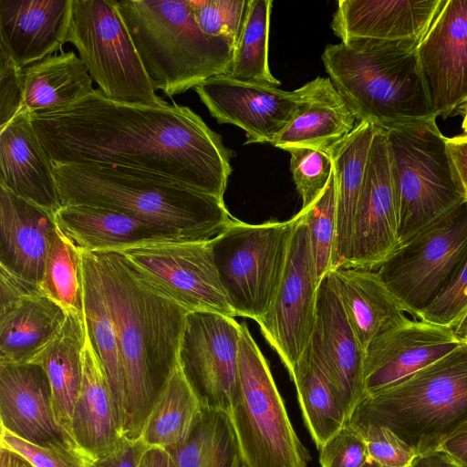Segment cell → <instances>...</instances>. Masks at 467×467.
I'll return each mask as SVG.
<instances>
[{
    "mask_svg": "<svg viewBox=\"0 0 467 467\" xmlns=\"http://www.w3.org/2000/svg\"><path fill=\"white\" fill-rule=\"evenodd\" d=\"M147 449L141 439L125 438L115 450L95 460L92 467H140Z\"/></svg>",
    "mask_w": 467,
    "mask_h": 467,
    "instance_id": "7dc6e473",
    "label": "cell"
},
{
    "mask_svg": "<svg viewBox=\"0 0 467 467\" xmlns=\"http://www.w3.org/2000/svg\"><path fill=\"white\" fill-rule=\"evenodd\" d=\"M0 467H34L19 454L0 446Z\"/></svg>",
    "mask_w": 467,
    "mask_h": 467,
    "instance_id": "db71d44e",
    "label": "cell"
},
{
    "mask_svg": "<svg viewBox=\"0 0 467 467\" xmlns=\"http://www.w3.org/2000/svg\"><path fill=\"white\" fill-rule=\"evenodd\" d=\"M59 230L80 250L120 252L171 242H186L149 222L113 210L62 205L54 214Z\"/></svg>",
    "mask_w": 467,
    "mask_h": 467,
    "instance_id": "d4e9b609",
    "label": "cell"
},
{
    "mask_svg": "<svg viewBox=\"0 0 467 467\" xmlns=\"http://www.w3.org/2000/svg\"><path fill=\"white\" fill-rule=\"evenodd\" d=\"M240 334L241 324L233 317L207 311L186 316L178 363L203 409L229 411Z\"/></svg>",
    "mask_w": 467,
    "mask_h": 467,
    "instance_id": "5bb4252c",
    "label": "cell"
},
{
    "mask_svg": "<svg viewBox=\"0 0 467 467\" xmlns=\"http://www.w3.org/2000/svg\"><path fill=\"white\" fill-rule=\"evenodd\" d=\"M40 289L67 314H84L82 252L59 228L47 256Z\"/></svg>",
    "mask_w": 467,
    "mask_h": 467,
    "instance_id": "74e56055",
    "label": "cell"
},
{
    "mask_svg": "<svg viewBox=\"0 0 467 467\" xmlns=\"http://www.w3.org/2000/svg\"><path fill=\"white\" fill-rule=\"evenodd\" d=\"M200 28L226 40L234 47L242 31L248 0H191Z\"/></svg>",
    "mask_w": 467,
    "mask_h": 467,
    "instance_id": "ab89813d",
    "label": "cell"
},
{
    "mask_svg": "<svg viewBox=\"0 0 467 467\" xmlns=\"http://www.w3.org/2000/svg\"><path fill=\"white\" fill-rule=\"evenodd\" d=\"M271 0H248L242 31L234 47L229 78L278 86L269 69L268 38Z\"/></svg>",
    "mask_w": 467,
    "mask_h": 467,
    "instance_id": "8d00e7d4",
    "label": "cell"
},
{
    "mask_svg": "<svg viewBox=\"0 0 467 467\" xmlns=\"http://www.w3.org/2000/svg\"><path fill=\"white\" fill-rule=\"evenodd\" d=\"M307 226L309 247L318 284L332 271V256L337 233V192L334 171L314 202L299 211Z\"/></svg>",
    "mask_w": 467,
    "mask_h": 467,
    "instance_id": "f35d334b",
    "label": "cell"
},
{
    "mask_svg": "<svg viewBox=\"0 0 467 467\" xmlns=\"http://www.w3.org/2000/svg\"><path fill=\"white\" fill-rule=\"evenodd\" d=\"M167 451L179 467H234L241 456L229 414L208 409L189 439Z\"/></svg>",
    "mask_w": 467,
    "mask_h": 467,
    "instance_id": "d590c367",
    "label": "cell"
},
{
    "mask_svg": "<svg viewBox=\"0 0 467 467\" xmlns=\"http://www.w3.org/2000/svg\"><path fill=\"white\" fill-rule=\"evenodd\" d=\"M42 293L40 287L0 266V311L19 300Z\"/></svg>",
    "mask_w": 467,
    "mask_h": 467,
    "instance_id": "c3c4849f",
    "label": "cell"
},
{
    "mask_svg": "<svg viewBox=\"0 0 467 467\" xmlns=\"http://www.w3.org/2000/svg\"><path fill=\"white\" fill-rule=\"evenodd\" d=\"M433 114L467 101V0H443L417 47Z\"/></svg>",
    "mask_w": 467,
    "mask_h": 467,
    "instance_id": "ac0fdd59",
    "label": "cell"
},
{
    "mask_svg": "<svg viewBox=\"0 0 467 467\" xmlns=\"http://www.w3.org/2000/svg\"><path fill=\"white\" fill-rule=\"evenodd\" d=\"M86 334L84 314L67 313L59 333L30 361L45 369L55 418L70 437L72 414L82 382Z\"/></svg>",
    "mask_w": 467,
    "mask_h": 467,
    "instance_id": "4dcf8cb0",
    "label": "cell"
},
{
    "mask_svg": "<svg viewBox=\"0 0 467 467\" xmlns=\"http://www.w3.org/2000/svg\"><path fill=\"white\" fill-rule=\"evenodd\" d=\"M443 0H339L331 27L352 38L420 41Z\"/></svg>",
    "mask_w": 467,
    "mask_h": 467,
    "instance_id": "cb8c5ba5",
    "label": "cell"
},
{
    "mask_svg": "<svg viewBox=\"0 0 467 467\" xmlns=\"http://www.w3.org/2000/svg\"><path fill=\"white\" fill-rule=\"evenodd\" d=\"M399 228L387 137L376 128L344 266L377 270L401 247Z\"/></svg>",
    "mask_w": 467,
    "mask_h": 467,
    "instance_id": "2e32d148",
    "label": "cell"
},
{
    "mask_svg": "<svg viewBox=\"0 0 467 467\" xmlns=\"http://www.w3.org/2000/svg\"><path fill=\"white\" fill-rule=\"evenodd\" d=\"M384 131L403 245L464 201L435 118Z\"/></svg>",
    "mask_w": 467,
    "mask_h": 467,
    "instance_id": "52a82bcc",
    "label": "cell"
},
{
    "mask_svg": "<svg viewBox=\"0 0 467 467\" xmlns=\"http://www.w3.org/2000/svg\"><path fill=\"white\" fill-rule=\"evenodd\" d=\"M228 414L246 467H307L309 454L245 322L241 323L238 377Z\"/></svg>",
    "mask_w": 467,
    "mask_h": 467,
    "instance_id": "ba28073f",
    "label": "cell"
},
{
    "mask_svg": "<svg viewBox=\"0 0 467 467\" xmlns=\"http://www.w3.org/2000/svg\"><path fill=\"white\" fill-rule=\"evenodd\" d=\"M284 275L269 311L256 323L290 376L313 332L319 284L309 247L307 226L295 216Z\"/></svg>",
    "mask_w": 467,
    "mask_h": 467,
    "instance_id": "4fadbf2b",
    "label": "cell"
},
{
    "mask_svg": "<svg viewBox=\"0 0 467 467\" xmlns=\"http://www.w3.org/2000/svg\"><path fill=\"white\" fill-rule=\"evenodd\" d=\"M20 113H42L69 105L94 92L88 71L74 52L51 55L22 68Z\"/></svg>",
    "mask_w": 467,
    "mask_h": 467,
    "instance_id": "1f68e13d",
    "label": "cell"
},
{
    "mask_svg": "<svg viewBox=\"0 0 467 467\" xmlns=\"http://www.w3.org/2000/svg\"><path fill=\"white\" fill-rule=\"evenodd\" d=\"M463 343L450 326L408 319L378 336L365 350V395L400 382Z\"/></svg>",
    "mask_w": 467,
    "mask_h": 467,
    "instance_id": "d6986e66",
    "label": "cell"
},
{
    "mask_svg": "<svg viewBox=\"0 0 467 467\" xmlns=\"http://www.w3.org/2000/svg\"><path fill=\"white\" fill-rule=\"evenodd\" d=\"M463 342H465L467 344V337H465V339L463 340Z\"/></svg>",
    "mask_w": 467,
    "mask_h": 467,
    "instance_id": "91938a15",
    "label": "cell"
},
{
    "mask_svg": "<svg viewBox=\"0 0 467 467\" xmlns=\"http://www.w3.org/2000/svg\"><path fill=\"white\" fill-rule=\"evenodd\" d=\"M67 42L106 98L135 106L169 105L156 94L114 0H72Z\"/></svg>",
    "mask_w": 467,
    "mask_h": 467,
    "instance_id": "30bf717a",
    "label": "cell"
},
{
    "mask_svg": "<svg viewBox=\"0 0 467 467\" xmlns=\"http://www.w3.org/2000/svg\"><path fill=\"white\" fill-rule=\"evenodd\" d=\"M458 188L467 202V134L445 138Z\"/></svg>",
    "mask_w": 467,
    "mask_h": 467,
    "instance_id": "681fc988",
    "label": "cell"
},
{
    "mask_svg": "<svg viewBox=\"0 0 467 467\" xmlns=\"http://www.w3.org/2000/svg\"><path fill=\"white\" fill-rule=\"evenodd\" d=\"M23 101L22 67L0 49V129L20 114Z\"/></svg>",
    "mask_w": 467,
    "mask_h": 467,
    "instance_id": "bcb514c9",
    "label": "cell"
},
{
    "mask_svg": "<svg viewBox=\"0 0 467 467\" xmlns=\"http://www.w3.org/2000/svg\"><path fill=\"white\" fill-rule=\"evenodd\" d=\"M70 435L93 462L115 450L125 439L105 369L88 328L82 382L72 414Z\"/></svg>",
    "mask_w": 467,
    "mask_h": 467,
    "instance_id": "484cf974",
    "label": "cell"
},
{
    "mask_svg": "<svg viewBox=\"0 0 467 467\" xmlns=\"http://www.w3.org/2000/svg\"><path fill=\"white\" fill-rule=\"evenodd\" d=\"M358 431L363 436L370 460L389 467H410L416 452L384 426L368 425Z\"/></svg>",
    "mask_w": 467,
    "mask_h": 467,
    "instance_id": "f6af8a7d",
    "label": "cell"
},
{
    "mask_svg": "<svg viewBox=\"0 0 467 467\" xmlns=\"http://www.w3.org/2000/svg\"><path fill=\"white\" fill-rule=\"evenodd\" d=\"M140 467H179L172 455L165 449L148 447Z\"/></svg>",
    "mask_w": 467,
    "mask_h": 467,
    "instance_id": "816d5d0a",
    "label": "cell"
},
{
    "mask_svg": "<svg viewBox=\"0 0 467 467\" xmlns=\"http://www.w3.org/2000/svg\"><path fill=\"white\" fill-rule=\"evenodd\" d=\"M439 451L445 452L460 465L467 467V423L450 435Z\"/></svg>",
    "mask_w": 467,
    "mask_h": 467,
    "instance_id": "f907efd6",
    "label": "cell"
},
{
    "mask_svg": "<svg viewBox=\"0 0 467 467\" xmlns=\"http://www.w3.org/2000/svg\"><path fill=\"white\" fill-rule=\"evenodd\" d=\"M362 467H389V466L382 465V464L369 459Z\"/></svg>",
    "mask_w": 467,
    "mask_h": 467,
    "instance_id": "6f0895ef",
    "label": "cell"
},
{
    "mask_svg": "<svg viewBox=\"0 0 467 467\" xmlns=\"http://www.w3.org/2000/svg\"><path fill=\"white\" fill-rule=\"evenodd\" d=\"M91 253L119 340L124 436L135 441L178 364L189 311L150 283L120 253Z\"/></svg>",
    "mask_w": 467,
    "mask_h": 467,
    "instance_id": "7a4b0ae2",
    "label": "cell"
},
{
    "mask_svg": "<svg viewBox=\"0 0 467 467\" xmlns=\"http://www.w3.org/2000/svg\"><path fill=\"white\" fill-rule=\"evenodd\" d=\"M212 240L156 244L119 253L189 312L207 311L234 317L220 281Z\"/></svg>",
    "mask_w": 467,
    "mask_h": 467,
    "instance_id": "7c38bea8",
    "label": "cell"
},
{
    "mask_svg": "<svg viewBox=\"0 0 467 467\" xmlns=\"http://www.w3.org/2000/svg\"><path fill=\"white\" fill-rule=\"evenodd\" d=\"M288 152L290 171L303 201L301 209H305L325 190L333 171L332 161L327 153L311 149L296 148Z\"/></svg>",
    "mask_w": 467,
    "mask_h": 467,
    "instance_id": "60d3db41",
    "label": "cell"
},
{
    "mask_svg": "<svg viewBox=\"0 0 467 467\" xmlns=\"http://www.w3.org/2000/svg\"><path fill=\"white\" fill-rule=\"evenodd\" d=\"M0 418L2 428L28 442L84 453L57 423L49 380L37 363L0 364Z\"/></svg>",
    "mask_w": 467,
    "mask_h": 467,
    "instance_id": "ffe728a7",
    "label": "cell"
},
{
    "mask_svg": "<svg viewBox=\"0 0 467 467\" xmlns=\"http://www.w3.org/2000/svg\"><path fill=\"white\" fill-rule=\"evenodd\" d=\"M53 163L101 162L159 174L223 201L231 153L186 106H135L99 88L69 105L28 114Z\"/></svg>",
    "mask_w": 467,
    "mask_h": 467,
    "instance_id": "6da1fadb",
    "label": "cell"
},
{
    "mask_svg": "<svg viewBox=\"0 0 467 467\" xmlns=\"http://www.w3.org/2000/svg\"><path fill=\"white\" fill-rule=\"evenodd\" d=\"M467 311V256L443 291L420 313V317L452 327Z\"/></svg>",
    "mask_w": 467,
    "mask_h": 467,
    "instance_id": "7bdbcfd3",
    "label": "cell"
},
{
    "mask_svg": "<svg viewBox=\"0 0 467 467\" xmlns=\"http://www.w3.org/2000/svg\"><path fill=\"white\" fill-rule=\"evenodd\" d=\"M376 127L357 122L354 130L328 153L337 192V233L332 270L348 263L354 219Z\"/></svg>",
    "mask_w": 467,
    "mask_h": 467,
    "instance_id": "f1b7e54d",
    "label": "cell"
},
{
    "mask_svg": "<svg viewBox=\"0 0 467 467\" xmlns=\"http://www.w3.org/2000/svg\"><path fill=\"white\" fill-rule=\"evenodd\" d=\"M410 467H463L441 451L417 455Z\"/></svg>",
    "mask_w": 467,
    "mask_h": 467,
    "instance_id": "f5cc1de1",
    "label": "cell"
},
{
    "mask_svg": "<svg viewBox=\"0 0 467 467\" xmlns=\"http://www.w3.org/2000/svg\"><path fill=\"white\" fill-rule=\"evenodd\" d=\"M311 83L307 99L272 143L274 147L287 151L305 148L328 154L354 130L357 119L330 78L317 77Z\"/></svg>",
    "mask_w": 467,
    "mask_h": 467,
    "instance_id": "83f0119b",
    "label": "cell"
},
{
    "mask_svg": "<svg viewBox=\"0 0 467 467\" xmlns=\"http://www.w3.org/2000/svg\"><path fill=\"white\" fill-rule=\"evenodd\" d=\"M155 90L166 96L228 75L234 47L206 35L191 0H114Z\"/></svg>",
    "mask_w": 467,
    "mask_h": 467,
    "instance_id": "8992f818",
    "label": "cell"
},
{
    "mask_svg": "<svg viewBox=\"0 0 467 467\" xmlns=\"http://www.w3.org/2000/svg\"><path fill=\"white\" fill-rule=\"evenodd\" d=\"M72 0H0V49L26 67L66 43Z\"/></svg>",
    "mask_w": 467,
    "mask_h": 467,
    "instance_id": "603a6c76",
    "label": "cell"
},
{
    "mask_svg": "<svg viewBox=\"0 0 467 467\" xmlns=\"http://www.w3.org/2000/svg\"><path fill=\"white\" fill-rule=\"evenodd\" d=\"M0 446L19 454L34 467H92L93 463L81 451L42 447L28 442L2 427Z\"/></svg>",
    "mask_w": 467,
    "mask_h": 467,
    "instance_id": "b9f144b4",
    "label": "cell"
},
{
    "mask_svg": "<svg viewBox=\"0 0 467 467\" xmlns=\"http://www.w3.org/2000/svg\"><path fill=\"white\" fill-rule=\"evenodd\" d=\"M321 467H362L368 460L363 436L345 424L320 448Z\"/></svg>",
    "mask_w": 467,
    "mask_h": 467,
    "instance_id": "ee69618b",
    "label": "cell"
},
{
    "mask_svg": "<svg viewBox=\"0 0 467 467\" xmlns=\"http://www.w3.org/2000/svg\"><path fill=\"white\" fill-rule=\"evenodd\" d=\"M62 205L113 210L186 242L215 238L234 218L224 202L170 178L101 162L53 163Z\"/></svg>",
    "mask_w": 467,
    "mask_h": 467,
    "instance_id": "3957f363",
    "label": "cell"
},
{
    "mask_svg": "<svg viewBox=\"0 0 467 467\" xmlns=\"http://www.w3.org/2000/svg\"><path fill=\"white\" fill-rule=\"evenodd\" d=\"M451 327L457 337L463 341L467 337V311Z\"/></svg>",
    "mask_w": 467,
    "mask_h": 467,
    "instance_id": "11a10c76",
    "label": "cell"
},
{
    "mask_svg": "<svg viewBox=\"0 0 467 467\" xmlns=\"http://www.w3.org/2000/svg\"><path fill=\"white\" fill-rule=\"evenodd\" d=\"M311 88L309 81L296 90L285 91L274 85L220 75L194 90L218 123L232 124L245 131V144H272L299 112Z\"/></svg>",
    "mask_w": 467,
    "mask_h": 467,
    "instance_id": "9a60e30c",
    "label": "cell"
},
{
    "mask_svg": "<svg viewBox=\"0 0 467 467\" xmlns=\"http://www.w3.org/2000/svg\"><path fill=\"white\" fill-rule=\"evenodd\" d=\"M419 42L352 38L325 47L326 71L357 122L386 130L437 119L419 62Z\"/></svg>",
    "mask_w": 467,
    "mask_h": 467,
    "instance_id": "277c9868",
    "label": "cell"
},
{
    "mask_svg": "<svg viewBox=\"0 0 467 467\" xmlns=\"http://www.w3.org/2000/svg\"><path fill=\"white\" fill-rule=\"evenodd\" d=\"M0 187L52 213L61 207L53 161L28 113L0 129Z\"/></svg>",
    "mask_w": 467,
    "mask_h": 467,
    "instance_id": "7402d4cb",
    "label": "cell"
},
{
    "mask_svg": "<svg viewBox=\"0 0 467 467\" xmlns=\"http://www.w3.org/2000/svg\"><path fill=\"white\" fill-rule=\"evenodd\" d=\"M467 256V202L417 234L376 271L417 317L450 284Z\"/></svg>",
    "mask_w": 467,
    "mask_h": 467,
    "instance_id": "8fae6325",
    "label": "cell"
},
{
    "mask_svg": "<svg viewBox=\"0 0 467 467\" xmlns=\"http://www.w3.org/2000/svg\"><path fill=\"white\" fill-rule=\"evenodd\" d=\"M295 219L250 224L233 218L212 240L215 265L235 316L257 322L280 285Z\"/></svg>",
    "mask_w": 467,
    "mask_h": 467,
    "instance_id": "9c48e42d",
    "label": "cell"
},
{
    "mask_svg": "<svg viewBox=\"0 0 467 467\" xmlns=\"http://www.w3.org/2000/svg\"><path fill=\"white\" fill-rule=\"evenodd\" d=\"M234 467H246V465L244 463V462L242 461V459H241V458H239V459L236 461Z\"/></svg>",
    "mask_w": 467,
    "mask_h": 467,
    "instance_id": "680465c9",
    "label": "cell"
},
{
    "mask_svg": "<svg viewBox=\"0 0 467 467\" xmlns=\"http://www.w3.org/2000/svg\"><path fill=\"white\" fill-rule=\"evenodd\" d=\"M342 404L348 419L365 395V351L345 313L333 272L321 280L307 347Z\"/></svg>",
    "mask_w": 467,
    "mask_h": 467,
    "instance_id": "e0dca14e",
    "label": "cell"
},
{
    "mask_svg": "<svg viewBox=\"0 0 467 467\" xmlns=\"http://www.w3.org/2000/svg\"><path fill=\"white\" fill-rule=\"evenodd\" d=\"M54 214L0 187V266L40 287L58 233Z\"/></svg>",
    "mask_w": 467,
    "mask_h": 467,
    "instance_id": "44dd1931",
    "label": "cell"
},
{
    "mask_svg": "<svg viewBox=\"0 0 467 467\" xmlns=\"http://www.w3.org/2000/svg\"><path fill=\"white\" fill-rule=\"evenodd\" d=\"M305 424L318 450L347 422L348 417L333 386L308 348L291 374Z\"/></svg>",
    "mask_w": 467,
    "mask_h": 467,
    "instance_id": "e575fe53",
    "label": "cell"
},
{
    "mask_svg": "<svg viewBox=\"0 0 467 467\" xmlns=\"http://www.w3.org/2000/svg\"><path fill=\"white\" fill-rule=\"evenodd\" d=\"M462 129L463 130V134H467V101L465 104L464 117L462 123Z\"/></svg>",
    "mask_w": 467,
    "mask_h": 467,
    "instance_id": "9f6ffc18",
    "label": "cell"
},
{
    "mask_svg": "<svg viewBox=\"0 0 467 467\" xmlns=\"http://www.w3.org/2000/svg\"><path fill=\"white\" fill-rule=\"evenodd\" d=\"M467 423V344L400 382L366 394L346 424L356 431L384 426L417 455L439 451Z\"/></svg>",
    "mask_w": 467,
    "mask_h": 467,
    "instance_id": "5b68a950",
    "label": "cell"
},
{
    "mask_svg": "<svg viewBox=\"0 0 467 467\" xmlns=\"http://www.w3.org/2000/svg\"><path fill=\"white\" fill-rule=\"evenodd\" d=\"M332 272L345 313L364 351L378 336L417 318L376 270L340 266Z\"/></svg>",
    "mask_w": 467,
    "mask_h": 467,
    "instance_id": "4316f807",
    "label": "cell"
},
{
    "mask_svg": "<svg viewBox=\"0 0 467 467\" xmlns=\"http://www.w3.org/2000/svg\"><path fill=\"white\" fill-rule=\"evenodd\" d=\"M81 252L84 316L87 328L92 345L105 369L118 419L124 435L126 421L125 387L118 336L103 294L94 255L91 252Z\"/></svg>",
    "mask_w": 467,
    "mask_h": 467,
    "instance_id": "d6a6232c",
    "label": "cell"
},
{
    "mask_svg": "<svg viewBox=\"0 0 467 467\" xmlns=\"http://www.w3.org/2000/svg\"><path fill=\"white\" fill-rule=\"evenodd\" d=\"M202 413L203 408L178 363L154 403L140 439L148 447H178L189 439Z\"/></svg>",
    "mask_w": 467,
    "mask_h": 467,
    "instance_id": "836d02e7",
    "label": "cell"
},
{
    "mask_svg": "<svg viewBox=\"0 0 467 467\" xmlns=\"http://www.w3.org/2000/svg\"><path fill=\"white\" fill-rule=\"evenodd\" d=\"M67 313L43 293L0 311V364L30 362L59 333Z\"/></svg>",
    "mask_w": 467,
    "mask_h": 467,
    "instance_id": "f546056e",
    "label": "cell"
}]
</instances>
